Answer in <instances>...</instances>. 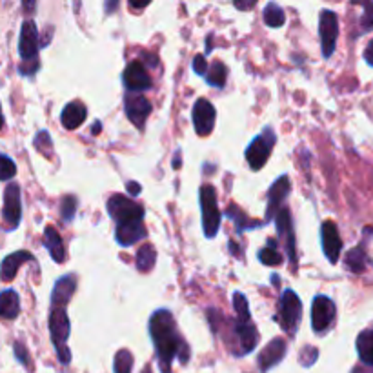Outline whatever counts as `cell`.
Wrapping results in <instances>:
<instances>
[{"label": "cell", "instance_id": "45", "mask_svg": "<svg viewBox=\"0 0 373 373\" xmlns=\"http://www.w3.org/2000/svg\"><path fill=\"white\" fill-rule=\"evenodd\" d=\"M129 4L133 6V8H146V6H150V2H143V4H140V2H135V0H131Z\"/></svg>", "mask_w": 373, "mask_h": 373}, {"label": "cell", "instance_id": "10", "mask_svg": "<svg viewBox=\"0 0 373 373\" xmlns=\"http://www.w3.org/2000/svg\"><path fill=\"white\" fill-rule=\"evenodd\" d=\"M40 39L39 30L33 20H26L20 30V40H18V53L22 63H39Z\"/></svg>", "mask_w": 373, "mask_h": 373}, {"label": "cell", "instance_id": "30", "mask_svg": "<svg viewBox=\"0 0 373 373\" xmlns=\"http://www.w3.org/2000/svg\"><path fill=\"white\" fill-rule=\"evenodd\" d=\"M133 368V355L129 350H119L113 357V372L115 373H131Z\"/></svg>", "mask_w": 373, "mask_h": 373}, {"label": "cell", "instance_id": "31", "mask_svg": "<svg viewBox=\"0 0 373 373\" xmlns=\"http://www.w3.org/2000/svg\"><path fill=\"white\" fill-rule=\"evenodd\" d=\"M226 215L230 218H233V223H235V226H237V231H242V230H249V228H257V226H264V224L262 223H248V218L244 217V214H242V211H240L239 208H237V206H228V209H226Z\"/></svg>", "mask_w": 373, "mask_h": 373}, {"label": "cell", "instance_id": "20", "mask_svg": "<svg viewBox=\"0 0 373 373\" xmlns=\"http://www.w3.org/2000/svg\"><path fill=\"white\" fill-rule=\"evenodd\" d=\"M26 261L35 262V257H33L30 251H15V254L8 255V257L2 261V264H0V280H4V282L13 280L15 275H17L18 268L22 266Z\"/></svg>", "mask_w": 373, "mask_h": 373}, {"label": "cell", "instance_id": "46", "mask_svg": "<svg viewBox=\"0 0 373 373\" xmlns=\"http://www.w3.org/2000/svg\"><path fill=\"white\" fill-rule=\"evenodd\" d=\"M4 128V115H2V107H0V129Z\"/></svg>", "mask_w": 373, "mask_h": 373}, {"label": "cell", "instance_id": "14", "mask_svg": "<svg viewBox=\"0 0 373 373\" xmlns=\"http://www.w3.org/2000/svg\"><path fill=\"white\" fill-rule=\"evenodd\" d=\"M233 334L237 339V350L233 355H249L251 351L257 348L259 344V329L255 328V325L251 320H237L235 326H233Z\"/></svg>", "mask_w": 373, "mask_h": 373}, {"label": "cell", "instance_id": "23", "mask_svg": "<svg viewBox=\"0 0 373 373\" xmlns=\"http://www.w3.org/2000/svg\"><path fill=\"white\" fill-rule=\"evenodd\" d=\"M20 313V297L15 289H4L0 292V317L13 320Z\"/></svg>", "mask_w": 373, "mask_h": 373}, {"label": "cell", "instance_id": "12", "mask_svg": "<svg viewBox=\"0 0 373 373\" xmlns=\"http://www.w3.org/2000/svg\"><path fill=\"white\" fill-rule=\"evenodd\" d=\"M191 117H193V126H195L197 135H200V137H208V135L214 131L215 117H217V113H215L214 104L209 103L208 98H199V100L193 104Z\"/></svg>", "mask_w": 373, "mask_h": 373}, {"label": "cell", "instance_id": "26", "mask_svg": "<svg viewBox=\"0 0 373 373\" xmlns=\"http://www.w3.org/2000/svg\"><path fill=\"white\" fill-rule=\"evenodd\" d=\"M206 82L214 88H224L228 79V67L226 64L221 63V60H215L211 66H208V72L204 75Z\"/></svg>", "mask_w": 373, "mask_h": 373}, {"label": "cell", "instance_id": "15", "mask_svg": "<svg viewBox=\"0 0 373 373\" xmlns=\"http://www.w3.org/2000/svg\"><path fill=\"white\" fill-rule=\"evenodd\" d=\"M122 82H124L126 89L131 91V93H143L146 89H151L153 86V80L148 75L146 67L143 66V63H129L124 67V73H122Z\"/></svg>", "mask_w": 373, "mask_h": 373}, {"label": "cell", "instance_id": "40", "mask_svg": "<svg viewBox=\"0 0 373 373\" xmlns=\"http://www.w3.org/2000/svg\"><path fill=\"white\" fill-rule=\"evenodd\" d=\"M362 58H365V63L368 64V66L373 67V39L369 40L368 46H366L365 51H362Z\"/></svg>", "mask_w": 373, "mask_h": 373}, {"label": "cell", "instance_id": "47", "mask_svg": "<svg viewBox=\"0 0 373 373\" xmlns=\"http://www.w3.org/2000/svg\"><path fill=\"white\" fill-rule=\"evenodd\" d=\"M24 8H27V9H33V8H35V4H33V2H32V4H26V2H24Z\"/></svg>", "mask_w": 373, "mask_h": 373}, {"label": "cell", "instance_id": "21", "mask_svg": "<svg viewBox=\"0 0 373 373\" xmlns=\"http://www.w3.org/2000/svg\"><path fill=\"white\" fill-rule=\"evenodd\" d=\"M88 117V107L84 103L80 100H73V103L67 104L63 110V115H60V122L66 129H77L82 126V122Z\"/></svg>", "mask_w": 373, "mask_h": 373}, {"label": "cell", "instance_id": "35", "mask_svg": "<svg viewBox=\"0 0 373 373\" xmlns=\"http://www.w3.org/2000/svg\"><path fill=\"white\" fill-rule=\"evenodd\" d=\"M33 144H35L39 153H42V155H46V157H51V137H49L48 131H44V129L39 131V133L35 135Z\"/></svg>", "mask_w": 373, "mask_h": 373}, {"label": "cell", "instance_id": "1", "mask_svg": "<svg viewBox=\"0 0 373 373\" xmlns=\"http://www.w3.org/2000/svg\"><path fill=\"white\" fill-rule=\"evenodd\" d=\"M150 337L155 346L159 368L162 373H171V362L178 359L181 365L190 362V346L181 337L174 313L169 310H157L150 317Z\"/></svg>", "mask_w": 373, "mask_h": 373}, {"label": "cell", "instance_id": "7", "mask_svg": "<svg viewBox=\"0 0 373 373\" xmlns=\"http://www.w3.org/2000/svg\"><path fill=\"white\" fill-rule=\"evenodd\" d=\"M337 308L335 302L326 295H317L311 302V328L317 335H325L335 322Z\"/></svg>", "mask_w": 373, "mask_h": 373}, {"label": "cell", "instance_id": "34", "mask_svg": "<svg viewBox=\"0 0 373 373\" xmlns=\"http://www.w3.org/2000/svg\"><path fill=\"white\" fill-rule=\"evenodd\" d=\"M17 175V164L11 157L0 153V181H11Z\"/></svg>", "mask_w": 373, "mask_h": 373}, {"label": "cell", "instance_id": "43", "mask_svg": "<svg viewBox=\"0 0 373 373\" xmlns=\"http://www.w3.org/2000/svg\"><path fill=\"white\" fill-rule=\"evenodd\" d=\"M233 6H235L237 9H251L255 6V2H248V4H240V2H235Z\"/></svg>", "mask_w": 373, "mask_h": 373}, {"label": "cell", "instance_id": "42", "mask_svg": "<svg viewBox=\"0 0 373 373\" xmlns=\"http://www.w3.org/2000/svg\"><path fill=\"white\" fill-rule=\"evenodd\" d=\"M174 168H175V169L181 168V150L175 151V157H174Z\"/></svg>", "mask_w": 373, "mask_h": 373}, {"label": "cell", "instance_id": "11", "mask_svg": "<svg viewBox=\"0 0 373 373\" xmlns=\"http://www.w3.org/2000/svg\"><path fill=\"white\" fill-rule=\"evenodd\" d=\"M275 228L279 237L284 242V249L286 255H288L289 262L292 264H297V251H295V230H294V221H292V214H289V209L280 208L279 214L275 215Z\"/></svg>", "mask_w": 373, "mask_h": 373}, {"label": "cell", "instance_id": "17", "mask_svg": "<svg viewBox=\"0 0 373 373\" xmlns=\"http://www.w3.org/2000/svg\"><path fill=\"white\" fill-rule=\"evenodd\" d=\"M289 188H292V183H289L288 175H280L275 183L271 184L270 191H268L266 221H264V224L271 223V221L275 218V215L279 214L280 204H282L286 200V197L289 195Z\"/></svg>", "mask_w": 373, "mask_h": 373}, {"label": "cell", "instance_id": "6", "mask_svg": "<svg viewBox=\"0 0 373 373\" xmlns=\"http://www.w3.org/2000/svg\"><path fill=\"white\" fill-rule=\"evenodd\" d=\"M302 317V302L297 297L294 289H286L282 297H280L279 313H277V320H279L280 328L284 329L288 335H295L301 325Z\"/></svg>", "mask_w": 373, "mask_h": 373}, {"label": "cell", "instance_id": "39", "mask_svg": "<svg viewBox=\"0 0 373 373\" xmlns=\"http://www.w3.org/2000/svg\"><path fill=\"white\" fill-rule=\"evenodd\" d=\"M191 67H193V72H195L197 75L204 77L206 72H208V63H206L204 55H195V58H193V64H191Z\"/></svg>", "mask_w": 373, "mask_h": 373}, {"label": "cell", "instance_id": "41", "mask_svg": "<svg viewBox=\"0 0 373 373\" xmlns=\"http://www.w3.org/2000/svg\"><path fill=\"white\" fill-rule=\"evenodd\" d=\"M126 188H128L129 195L137 197L138 193H140V184H137V183H128L126 184Z\"/></svg>", "mask_w": 373, "mask_h": 373}, {"label": "cell", "instance_id": "32", "mask_svg": "<svg viewBox=\"0 0 373 373\" xmlns=\"http://www.w3.org/2000/svg\"><path fill=\"white\" fill-rule=\"evenodd\" d=\"M233 308H235L237 313V320H251V313H249V306H248V299H246L244 294L240 292H235L233 294Z\"/></svg>", "mask_w": 373, "mask_h": 373}, {"label": "cell", "instance_id": "37", "mask_svg": "<svg viewBox=\"0 0 373 373\" xmlns=\"http://www.w3.org/2000/svg\"><path fill=\"white\" fill-rule=\"evenodd\" d=\"M319 359V350L313 346H306L304 350L301 351V355H299V360H301L302 366H306L310 368L311 365H315V360Z\"/></svg>", "mask_w": 373, "mask_h": 373}, {"label": "cell", "instance_id": "44", "mask_svg": "<svg viewBox=\"0 0 373 373\" xmlns=\"http://www.w3.org/2000/svg\"><path fill=\"white\" fill-rule=\"evenodd\" d=\"M100 129H103V124H100V122H95L93 128H91V133L98 135V133H100Z\"/></svg>", "mask_w": 373, "mask_h": 373}, {"label": "cell", "instance_id": "36", "mask_svg": "<svg viewBox=\"0 0 373 373\" xmlns=\"http://www.w3.org/2000/svg\"><path fill=\"white\" fill-rule=\"evenodd\" d=\"M362 15H360V35L368 33L373 30V2L362 4Z\"/></svg>", "mask_w": 373, "mask_h": 373}, {"label": "cell", "instance_id": "9", "mask_svg": "<svg viewBox=\"0 0 373 373\" xmlns=\"http://www.w3.org/2000/svg\"><path fill=\"white\" fill-rule=\"evenodd\" d=\"M22 218V199H20V186L11 183L4 191V208H2V221L6 230H17Z\"/></svg>", "mask_w": 373, "mask_h": 373}, {"label": "cell", "instance_id": "8", "mask_svg": "<svg viewBox=\"0 0 373 373\" xmlns=\"http://www.w3.org/2000/svg\"><path fill=\"white\" fill-rule=\"evenodd\" d=\"M319 37H320V49L322 57L329 58L335 53L339 37V18L332 9H322L319 15Z\"/></svg>", "mask_w": 373, "mask_h": 373}, {"label": "cell", "instance_id": "22", "mask_svg": "<svg viewBox=\"0 0 373 373\" xmlns=\"http://www.w3.org/2000/svg\"><path fill=\"white\" fill-rule=\"evenodd\" d=\"M42 244L48 249L51 259L58 264H63L66 261V249H64L63 239L58 235V231L53 226H46L44 237H42Z\"/></svg>", "mask_w": 373, "mask_h": 373}, {"label": "cell", "instance_id": "27", "mask_svg": "<svg viewBox=\"0 0 373 373\" xmlns=\"http://www.w3.org/2000/svg\"><path fill=\"white\" fill-rule=\"evenodd\" d=\"M135 261H137L138 271H144V273L151 271L153 270V266H155V261H157L155 248H153L151 244L143 246V248L137 251V259H135Z\"/></svg>", "mask_w": 373, "mask_h": 373}, {"label": "cell", "instance_id": "5", "mask_svg": "<svg viewBox=\"0 0 373 373\" xmlns=\"http://www.w3.org/2000/svg\"><path fill=\"white\" fill-rule=\"evenodd\" d=\"M277 143V135L275 129L271 126H266L262 129V133L257 135V137L249 143L248 150H246V160H248L249 168L254 171H259V169L264 168V164L270 159L271 151H273V146Z\"/></svg>", "mask_w": 373, "mask_h": 373}, {"label": "cell", "instance_id": "4", "mask_svg": "<svg viewBox=\"0 0 373 373\" xmlns=\"http://www.w3.org/2000/svg\"><path fill=\"white\" fill-rule=\"evenodd\" d=\"M200 209H202V231H204V237L206 239H214V237H217L218 230H221L223 215L218 211L215 188L209 186V184L200 186Z\"/></svg>", "mask_w": 373, "mask_h": 373}, {"label": "cell", "instance_id": "24", "mask_svg": "<svg viewBox=\"0 0 373 373\" xmlns=\"http://www.w3.org/2000/svg\"><path fill=\"white\" fill-rule=\"evenodd\" d=\"M355 346L360 362L373 368V329H362L357 337Z\"/></svg>", "mask_w": 373, "mask_h": 373}, {"label": "cell", "instance_id": "3", "mask_svg": "<svg viewBox=\"0 0 373 373\" xmlns=\"http://www.w3.org/2000/svg\"><path fill=\"white\" fill-rule=\"evenodd\" d=\"M70 332H72V325L67 319L66 308H51V311H49V334H51V341H53V346L57 350L58 360L64 366L72 362V351L67 348Z\"/></svg>", "mask_w": 373, "mask_h": 373}, {"label": "cell", "instance_id": "48", "mask_svg": "<svg viewBox=\"0 0 373 373\" xmlns=\"http://www.w3.org/2000/svg\"><path fill=\"white\" fill-rule=\"evenodd\" d=\"M143 373H151V368L150 366H146V368H144V372Z\"/></svg>", "mask_w": 373, "mask_h": 373}, {"label": "cell", "instance_id": "28", "mask_svg": "<svg viewBox=\"0 0 373 373\" xmlns=\"http://www.w3.org/2000/svg\"><path fill=\"white\" fill-rule=\"evenodd\" d=\"M262 17H264V24L270 27H280L284 26L286 22L284 11H282V8H280L279 4H275V2H270V4L264 8Z\"/></svg>", "mask_w": 373, "mask_h": 373}, {"label": "cell", "instance_id": "29", "mask_svg": "<svg viewBox=\"0 0 373 373\" xmlns=\"http://www.w3.org/2000/svg\"><path fill=\"white\" fill-rule=\"evenodd\" d=\"M259 261L264 264V266H280L282 264V255L279 254L275 242L273 240H268L266 248H262L259 251Z\"/></svg>", "mask_w": 373, "mask_h": 373}, {"label": "cell", "instance_id": "33", "mask_svg": "<svg viewBox=\"0 0 373 373\" xmlns=\"http://www.w3.org/2000/svg\"><path fill=\"white\" fill-rule=\"evenodd\" d=\"M77 208H79V200L75 195H66L60 200V215H63L64 223H72L75 218Z\"/></svg>", "mask_w": 373, "mask_h": 373}, {"label": "cell", "instance_id": "19", "mask_svg": "<svg viewBox=\"0 0 373 373\" xmlns=\"http://www.w3.org/2000/svg\"><path fill=\"white\" fill-rule=\"evenodd\" d=\"M77 289V277L64 275L55 282L53 294H51V308H66L70 299L73 297Z\"/></svg>", "mask_w": 373, "mask_h": 373}, {"label": "cell", "instance_id": "13", "mask_svg": "<svg viewBox=\"0 0 373 373\" xmlns=\"http://www.w3.org/2000/svg\"><path fill=\"white\" fill-rule=\"evenodd\" d=\"M124 112L128 120L135 128L144 129L148 117H150L151 113V104L143 95L129 93L124 97Z\"/></svg>", "mask_w": 373, "mask_h": 373}, {"label": "cell", "instance_id": "38", "mask_svg": "<svg viewBox=\"0 0 373 373\" xmlns=\"http://www.w3.org/2000/svg\"><path fill=\"white\" fill-rule=\"evenodd\" d=\"M15 357H17L20 362H22L24 366H27V368H32V360H30V353H27V350L24 348L22 342H15Z\"/></svg>", "mask_w": 373, "mask_h": 373}, {"label": "cell", "instance_id": "25", "mask_svg": "<svg viewBox=\"0 0 373 373\" xmlns=\"http://www.w3.org/2000/svg\"><path fill=\"white\" fill-rule=\"evenodd\" d=\"M366 262H368V259H366V251L362 246H357V248L350 249L346 254V261H344V266L348 268V270L351 271V273H362V271L366 270Z\"/></svg>", "mask_w": 373, "mask_h": 373}, {"label": "cell", "instance_id": "2", "mask_svg": "<svg viewBox=\"0 0 373 373\" xmlns=\"http://www.w3.org/2000/svg\"><path fill=\"white\" fill-rule=\"evenodd\" d=\"M107 214L115 221V240L120 246L137 244L146 237L144 208L124 195H113L107 200Z\"/></svg>", "mask_w": 373, "mask_h": 373}, {"label": "cell", "instance_id": "18", "mask_svg": "<svg viewBox=\"0 0 373 373\" xmlns=\"http://www.w3.org/2000/svg\"><path fill=\"white\" fill-rule=\"evenodd\" d=\"M286 346L284 339H273L271 342H268L266 348L259 353V368L262 373H268L271 368H275L277 365H280L286 357Z\"/></svg>", "mask_w": 373, "mask_h": 373}, {"label": "cell", "instance_id": "16", "mask_svg": "<svg viewBox=\"0 0 373 373\" xmlns=\"http://www.w3.org/2000/svg\"><path fill=\"white\" fill-rule=\"evenodd\" d=\"M320 242H322V251L326 259L332 264H337L342 251V239L339 235V228L334 221H326L320 226Z\"/></svg>", "mask_w": 373, "mask_h": 373}]
</instances>
